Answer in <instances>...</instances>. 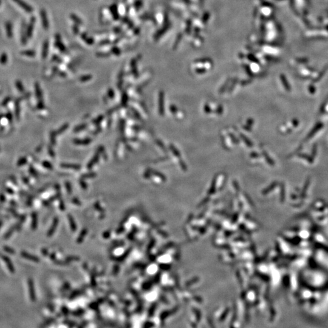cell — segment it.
Listing matches in <instances>:
<instances>
[{"label": "cell", "instance_id": "1", "mask_svg": "<svg viewBox=\"0 0 328 328\" xmlns=\"http://www.w3.org/2000/svg\"><path fill=\"white\" fill-rule=\"evenodd\" d=\"M36 22V18L35 17H32L31 20L30 21L28 24L27 27H26V34H27V37L28 39H31L32 35H33V32H34V26H35V24Z\"/></svg>", "mask_w": 328, "mask_h": 328}, {"label": "cell", "instance_id": "2", "mask_svg": "<svg viewBox=\"0 0 328 328\" xmlns=\"http://www.w3.org/2000/svg\"><path fill=\"white\" fill-rule=\"evenodd\" d=\"M13 1L16 4H17L19 6L21 7V8H22L23 10L26 11L27 13H31L34 11V9H33V7L31 6L29 4L26 3L25 1H23V0H13Z\"/></svg>", "mask_w": 328, "mask_h": 328}, {"label": "cell", "instance_id": "3", "mask_svg": "<svg viewBox=\"0 0 328 328\" xmlns=\"http://www.w3.org/2000/svg\"><path fill=\"white\" fill-rule=\"evenodd\" d=\"M41 17V20L42 21V26L45 30H47L49 27V23L48 18H47V13L45 9H41L40 12Z\"/></svg>", "mask_w": 328, "mask_h": 328}, {"label": "cell", "instance_id": "4", "mask_svg": "<svg viewBox=\"0 0 328 328\" xmlns=\"http://www.w3.org/2000/svg\"><path fill=\"white\" fill-rule=\"evenodd\" d=\"M28 287H29V292L31 300L32 301H35L36 300V296H35L34 284L32 279L31 278H29L28 279Z\"/></svg>", "mask_w": 328, "mask_h": 328}, {"label": "cell", "instance_id": "5", "mask_svg": "<svg viewBox=\"0 0 328 328\" xmlns=\"http://www.w3.org/2000/svg\"><path fill=\"white\" fill-rule=\"evenodd\" d=\"M323 128H324V125L322 123L320 122V123H317V125H315V128H313V130L311 131V132L309 133V134H308V136L306 137V140H311L312 139V138L313 137H314L317 134L318 132H319Z\"/></svg>", "mask_w": 328, "mask_h": 328}, {"label": "cell", "instance_id": "6", "mask_svg": "<svg viewBox=\"0 0 328 328\" xmlns=\"http://www.w3.org/2000/svg\"><path fill=\"white\" fill-rule=\"evenodd\" d=\"M26 24L25 21H23L21 25V42L23 45H26L27 43L28 38L26 34Z\"/></svg>", "mask_w": 328, "mask_h": 328}, {"label": "cell", "instance_id": "7", "mask_svg": "<svg viewBox=\"0 0 328 328\" xmlns=\"http://www.w3.org/2000/svg\"><path fill=\"white\" fill-rule=\"evenodd\" d=\"M55 45L61 52H66V47L64 45V44L63 43L62 41H61V37L59 34L55 35Z\"/></svg>", "mask_w": 328, "mask_h": 328}, {"label": "cell", "instance_id": "8", "mask_svg": "<svg viewBox=\"0 0 328 328\" xmlns=\"http://www.w3.org/2000/svg\"><path fill=\"white\" fill-rule=\"evenodd\" d=\"M59 218L57 217H55L54 219L53 222H52V224L50 227V229H49L48 232H47V236L51 237L53 235L55 230L57 229V226L59 224Z\"/></svg>", "mask_w": 328, "mask_h": 328}, {"label": "cell", "instance_id": "9", "mask_svg": "<svg viewBox=\"0 0 328 328\" xmlns=\"http://www.w3.org/2000/svg\"><path fill=\"white\" fill-rule=\"evenodd\" d=\"M21 256L24 258L29 259L31 261H33V262H35V263H39L40 262L39 258H38L37 256H34V255H31L29 253H27V252H26V251H21Z\"/></svg>", "mask_w": 328, "mask_h": 328}, {"label": "cell", "instance_id": "10", "mask_svg": "<svg viewBox=\"0 0 328 328\" xmlns=\"http://www.w3.org/2000/svg\"><path fill=\"white\" fill-rule=\"evenodd\" d=\"M159 100V111L160 115L163 116L164 114V92H160Z\"/></svg>", "mask_w": 328, "mask_h": 328}, {"label": "cell", "instance_id": "11", "mask_svg": "<svg viewBox=\"0 0 328 328\" xmlns=\"http://www.w3.org/2000/svg\"><path fill=\"white\" fill-rule=\"evenodd\" d=\"M5 29H6V32L7 37L9 38V39H12V38L13 37V25L10 21H6V23L5 24Z\"/></svg>", "mask_w": 328, "mask_h": 328}, {"label": "cell", "instance_id": "12", "mask_svg": "<svg viewBox=\"0 0 328 328\" xmlns=\"http://www.w3.org/2000/svg\"><path fill=\"white\" fill-rule=\"evenodd\" d=\"M1 256L2 259H3V261H4V263L6 264L9 271H10L11 273L15 272V268H14L13 265V263H12V261H11L10 258L5 255H1Z\"/></svg>", "mask_w": 328, "mask_h": 328}, {"label": "cell", "instance_id": "13", "mask_svg": "<svg viewBox=\"0 0 328 328\" xmlns=\"http://www.w3.org/2000/svg\"><path fill=\"white\" fill-rule=\"evenodd\" d=\"M48 51H49V41L48 40H45L43 44L42 47V52H41V57L43 59L47 58V55H48Z\"/></svg>", "mask_w": 328, "mask_h": 328}, {"label": "cell", "instance_id": "14", "mask_svg": "<svg viewBox=\"0 0 328 328\" xmlns=\"http://www.w3.org/2000/svg\"><path fill=\"white\" fill-rule=\"evenodd\" d=\"M109 9H110V11L112 15L113 18L114 20H118V19H119V15H118V10H117V6L116 4H113L110 7H109Z\"/></svg>", "mask_w": 328, "mask_h": 328}, {"label": "cell", "instance_id": "15", "mask_svg": "<svg viewBox=\"0 0 328 328\" xmlns=\"http://www.w3.org/2000/svg\"><path fill=\"white\" fill-rule=\"evenodd\" d=\"M68 219L69 223V225H70V227H71V230H72L73 232H75L76 230H77V225H76V223L75 222V221L74 220L73 217L70 215H68Z\"/></svg>", "mask_w": 328, "mask_h": 328}, {"label": "cell", "instance_id": "16", "mask_svg": "<svg viewBox=\"0 0 328 328\" xmlns=\"http://www.w3.org/2000/svg\"><path fill=\"white\" fill-rule=\"evenodd\" d=\"M38 224V217L37 214L35 212L32 214V223H31V227L33 230H35L37 228Z\"/></svg>", "mask_w": 328, "mask_h": 328}, {"label": "cell", "instance_id": "17", "mask_svg": "<svg viewBox=\"0 0 328 328\" xmlns=\"http://www.w3.org/2000/svg\"><path fill=\"white\" fill-rule=\"evenodd\" d=\"M81 38L84 41V42H86V43H87L89 45H92L94 44V40L91 37H88L87 34H85V33H83L82 35H81Z\"/></svg>", "mask_w": 328, "mask_h": 328}, {"label": "cell", "instance_id": "18", "mask_svg": "<svg viewBox=\"0 0 328 328\" xmlns=\"http://www.w3.org/2000/svg\"><path fill=\"white\" fill-rule=\"evenodd\" d=\"M21 54L23 55H25V56L29 57H34L36 55V52L34 50L28 49V50H25V51H22L21 52Z\"/></svg>", "mask_w": 328, "mask_h": 328}, {"label": "cell", "instance_id": "19", "mask_svg": "<svg viewBox=\"0 0 328 328\" xmlns=\"http://www.w3.org/2000/svg\"><path fill=\"white\" fill-rule=\"evenodd\" d=\"M87 233H88V230H87L86 229H84L82 232H81V233H80V235H79V236L78 237V238H77V243H79V244L82 243V242L83 241V240H84V237L86 236V234H87Z\"/></svg>", "mask_w": 328, "mask_h": 328}, {"label": "cell", "instance_id": "20", "mask_svg": "<svg viewBox=\"0 0 328 328\" xmlns=\"http://www.w3.org/2000/svg\"><path fill=\"white\" fill-rule=\"evenodd\" d=\"M281 77L282 83H283V86H284V88L286 89V90L287 91L290 92V91H291V86H290V84H289L288 82H287V80L286 77H285V76H284V75H282L281 76Z\"/></svg>", "mask_w": 328, "mask_h": 328}, {"label": "cell", "instance_id": "21", "mask_svg": "<svg viewBox=\"0 0 328 328\" xmlns=\"http://www.w3.org/2000/svg\"><path fill=\"white\" fill-rule=\"evenodd\" d=\"M131 69L132 74H134L136 77L138 75L137 70V66H136V60L135 59H132L131 61Z\"/></svg>", "mask_w": 328, "mask_h": 328}, {"label": "cell", "instance_id": "22", "mask_svg": "<svg viewBox=\"0 0 328 328\" xmlns=\"http://www.w3.org/2000/svg\"><path fill=\"white\" fill-rule=\"evenodd\" d=\"M70 17H71V18L72 19V20H73L76 24H77V25H83V21H82V20H81V19H80L78 16L75 15V14H74V13L71 14Z\"/></svg>", "mask_w": 328, "mask_h": 328}, {"label": "cell", "instance_id": "23", "mask_svg": "<svg viewBox=\"0 0 328 328\" xmlns=\"http://www.w3.org/2000/svg\"><path fill=\"white\" fill-rule=\"evenodd\" d=\"M240 137H241V138L242 139V140L245 142L246 144L247 145V146H249V147H251V146H253L252 142H251L246 136H244L243 134H242V133H241V134H240Z\"/></svg>", "mask_w": 328, "mask_h": 328}, {"label": "cell", "instance_id": "24", "mask_svg": "<svg viewBox=\"0 0 328 328\" xmlns=\"http://www.w3.org/2000/svg\"><path fill=\"white\" fill-rule=\"evenodd\" d=\"M8 61V56L6 53L4 52L0 57V63L1 65H6Z\"/></svg>", "mask_w": 328, "mask_h": 328}, {"label": "cell", "instance_id": "25", "mask_svg": "<svg viewBox=\"0 0 328 328\" xmlns=\"http://www.w3.org/2000/svg\"><path fill=\"white\" fill-rule=\"evenodd\" d=\"M263 156H264V158H265L266 161L267 162V163H268L269 165H274L275 164H274L273 160L270 158V157L269 156L268 154L267 153V152L264 151L263 152Z\"/></svg>", "mask_w": 328, "mask_h": 328}, {"label": "cell", "instance_id": "26", "mask_svg": "<svg viewBox=\"0 0 328 328\" xmlns=\"http://www.w3.org/2000/svg\"><path fill=\"white\" fill-rule=\"evenodd\" d=\"M170 148L171 150H172V151L173 152V153L176 156L178 157V158H179V157L180 156L179 151L176 149V147H175L173 145L170 144Z\"/></svg>", "mask_w": 328, "mask_h": 328}, {"label": "cell", "instance_id": "27", "mask_svg": "<svg viewBox=\"0 0 328 328\" xmlns=\"http://www.w3.org/2000/svg\"><path fill=\"white\" fill-rule=\"evenodd\" d=\"M111 52V53H112L113 54H114L115 55H117V56H119L121 54L120 49L118 48V47H116V46H114L113 47H112Z\"/></svg>", "mask_w": 328, "mask_h": 328}, {"label": "cell", "instance_id": "28", "mask_svg": "<svg viewBox=\"0 0 328 328\" xmlns=\"http://www.w3.org/2000/svg\"><path fill=\"white\" fill-rule=\"evenodd\" d=\"M131 249H128V250L126 251V252H125V253H123V254L122 255V256H121V257H120V258L118 257V258H116L117 261H123V260H124V259H125V258L127 257L128 255H129V254H130V253L131 252Z\"/></svg>", "mask_w": 328, "mask_h": 328}, {"label": "cell", "instance_id": "29", "mask_svg": "<svg viewBox=\"0 0 328 328\" xmlns=\"http://www.w3.org/2000/svg\"><path fill=\"white\" fill-rule=\"evenodd\" d=\"M4 251H6L9 254H15V251L13 249H12L10 247H8V246H4L3 247Z\"/></svg>", "mask_w": 328, "mask_h": 328}, {"label": "cell", "instance_id": "30", "mask_svg": "<svg viewBox=\"0 0 328 328\" xmlns=\"http://www.w3.org/2000/svg\"><path fill=\"white\" fill-rule=\"evenodd\" d=\"M92 79V76L91 75H84V76H82V77H81L80 78V81L81 82H87V81H89L90 79Z\"/></svg>", "mask_w": 328, "mask_h": 328}, {"label": "cell", "instance_id": "31", "mask_svg": "<svg viewBox=\"0 0 328 328\" xmlns=\"http://www.w3.org/2000/svg\"><path fill=\"white\" fill-rule=\"evenodd\" d=\"M14 230H15V227L11 228V229H9V230L7 231V232L5 234V235H4V238L5 239L9 238L11 236V235L13 234Z\"/></svg>", "mask_w": 328, "mask_h": 328}, {"label": "cell", "instance_id": "32", "mask_svg": "<svg viewBox=\"0 0 328 328\" xmlns=\"http://www.w3.org/2000/svg\"><path fill=\"white\" fill-rule=\"evenodd\" d=\"M321 111L325 113H328V100L325 102L324 104H323V106L321 108Z\"/></svg>", "mask_w": 328, "mask_h": 328}, {"label": "cell", "instance_id": "33", "mask_svg": "<svg viewBox=\"0 0 328 328\" xmlns=\"http://www.w3.org/2000/svg\"><path fill=\"white\" fill-rule=\"evenodd\" d=\"M109 55H110V54L108 53V52H97L96 54V55L98 57H102V58L108 57L109 56Z\"/></svg>", "mask_w": 328, "mask_h": 328}, {"label": "cell", "instance_id": "34", "mask_svg": "<svg viewBox=\"0 0 328 328\" xmlns=\"http://www.w3.org/2000/svg\"><path fill=\"white\" fill-rule=\"evenodd\" d=\"M62 167H70L69 168H74V169H79L80 167L79 165H67V164H65V165H62Z\"/></svg>", "mask_w": 328, "mask_h": 328}, {"label": "cell", "instance_id": "35", "mask_svg": "<svg viewBox=\"0 0 328 328\" xmlns=\"http://www.w3.org/2000/svg\"><path fill=\"white\" fill-rule=\"evenodd\" d=\"M179 162H180V167L182 168V169L184 171H187V166H186V165L185 164V163L184 162H183V161H181V160H180V161Z\"/></svg>", "mask_w": 328, "mask_h": 328}, {"label": "cell", "instance_id": "36", "mask_svg": "<svg viewBox=\"0 0 328 328\" xmlns=\"http://www.w3.org/2000/svg\"><path fill=\"white\" fill-rule=\"evenodd\" d=\"M73 30L74 32V34H79V27L77 26V25H74L73 27Z\"/></svg>", "mask_w": 328, "mask_h": 328}, {"label": "cell", "instance_id": "37", "mask_svg": "<svg viewBox=\"0 0 328 328\" xmlns=\"http://www.w3.org/2000/svg\"><path fill=\"white\" fill-rule=\"evenodd\" d=\"M141 6H142V3L140 1H136L134 3V6H135L136 9L140 8L141 7Z\"/></svg>", "mask_w": 328, "mask_h": 328}, {"label": "cell", "instance_id": "38", "mask_svg": "<svg viewBox=\"0 0 328 328\" xmlns=\"http://www.w3.org/2000/svg\"><path fill=\"white\" fill-rule=\"evenodd\" d=\"M170 111L172 112V113H175L177 111V108L174 105L170 106Z\"/></svg>", "mask_w": 328, "mask_h": 328}, {"label": "cell", "instance_id": "39", "mask_svg": "<svg viewBox=\"0 0 328 328\" xmlns=\"http://www.w3.org/2000/svg\"><path fill=\"white\" fill-rule=\"evenodd\" d=\"M204 111H205L206 113H210L211 112L210 108L207 104H206L205 106H204Z\"/></svg>", "mask_w": 328, "mask_h": 328}, {"label": "cell", "instance_id": "40", "mask_svg": "<svg viewBox=\"0 0 328 328\" xmlns=\"http://www.w3.org/2000/svg\"><path fill=\"white\" fill-rule=\"evenodd\" d=\"M110 43V41L108 40H103L100 43L99 45H108Z\"/></svg>", "mask_w": 328, "mask_h": 328}, {"label": "cell", "instance_id": "41", "mask_svg": "<svg viewBox=\"0 0 328 328\" xmlns=\"http://www.w3.org/2000/svg\"><path fill=\"white\" fill-rule=\"evenodd\" d=\"M222 111H223V108H222V106H221V105H220V106H218V108L217 113L219 115H221V114L222 113Z\"/></svg>", "mask_w": 328, "mask_h": 328}, {"label": "cell", "instance_id": "42", "mask_svg": "<svg viewBox=\"0 0 328 328\" xmlns=\"http://www.w3.org/2000/svg\"><path fill=\"white\" fill-rule=\"evenodd\" d=\"M247 125H248L249 126H251V125H253V120L252 119H251V118H249V119L247 121Z\"/></svg>", "mask_w": 328, "mask_h": 328}, {"label": "cell", "instance_id": "43", "mask_svg": "<svg viewBox=\"0 0 328 328\" xmlns=\"http://www.w3.org/2000/svg\"><path fill=\"white\" fill-rule=\"evenodd\" d=\"M250 156L251 157V158H258V157H259V155L256 153H251L250 154Z\"/></svg>", "mask_w": 328, "mask_h": 328}, {"label": "cell", "instance_id": "44", "mask_svg": "<svg viewBox=\"0 0 328 328\" xmlns=\"http://www.w3.org/2000/svg\"><path fill=\"white\" fill-rule=\"evenodd\" d=\"M244 130H247V131H251V126H249V125H248V126H247V125L244 126Z\"/></svg>", "mask_w": 328, "mask_h": 328}, {"label": "cell", "instance_id": "45", "mask_svg": "<svg viewBox=\"0 0 328 328\" xmlns=\"http://www.w3.org/2000/svg\"><path fill=\"white\" fill-rule=\"evenodd\" d=\"M114 269H115V272H114V273H113L116 275V274H117V273H118V269H119V267H118V266H116V267H114Z\"/></svg>", "mask_w": 328, "mask_h": 328}, {"label": "cell", "instance_id": "46", "mask_svg": "<svg viewBox=\"0 0 328 328\" xmlns=\"http://www.w3.org/2000/svg\"><path fill=\"white\" fill-rule=\"evenodd\" d=\"M114 31L116 33H119L121 31V29L119 27H117L114 29Z\"/></svg>", "mask_w": 328, "mask_h": 328}, {"label": "cell", "instance_id": "47", "mask_svg": "<svg viewBox=\"0 0 328 328\" xmlns=\"http://www.w3.org/2000/svg\"><path fill=\"white\" fill-rule=\"evenodd\" d=\"M109 235H110V233L108 232H105V233H104V234H103V237H104V238H105V237H106V236H109Z\"/></svg>", "mask_w": 328, "mask_h": 328}, {"label": "cell", "instance_id": "48", "mask_svg": "<svg viewBox=\"0 0 328 328\" xmlns=\"http://www.w3.org/2000/svg\"><path fill=\"white\" fill-rule=\"evenodd\" d=\"M138 29H139L138 28H136V30H135V32H134L135 34H138V33H139V30L138 31Z\"/></svg>", "mask_w": 328, "mask_h": 328}, {"label": "cell", "instance_id": "49", "mask_svg": "<svg viewBox=\"0 0 328 328\" xmlns=\"http://www.w3.org/2000/svg\"><path fill=\"white\" fill-rule=\"evenodd\" d=\"M2 224H3V222H2L1 221H0V228L1 227V226H2Z\"/></svg>", "mask_w": 328, "mask_h": 328}, {"label": "cell", "instance_id": "50", "mask_svg": "<svg viewBox=\"0 0 328 328\" xmlns=\"http://www.w3.org/2000/svg\"><path fill=\"white\" fill-rule=\"evenodd\" d=\"M1 0H0V6H1Z\"/></svg>", "mask_w": 328, "mask_h": 328}]
</instances>
